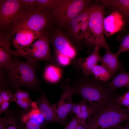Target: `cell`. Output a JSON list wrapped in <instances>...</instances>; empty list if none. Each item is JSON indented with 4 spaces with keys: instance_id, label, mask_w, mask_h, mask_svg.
<instances>
[{
    "instance_id": "1",
    "label": "cell",
    "mask_w": 129,
    "mask_h": 129,
    "mask_svg": "<svg viewBox=\"0 0 129 129\" xmlns=\"http://www.w3.org/2000/svg\"><path fill=\"white\" fill-rule=\"evenodd\" d=\"M72 88L74 94L80 96L93 109V115L105 109L119 96L117 90L111 89L105 83L94 78L81 79Z\"/></svg>"
},
{
    "instance_id": "2",
    "label": "cell",
    "mask_w": 129,
    "mask_h": 129,
    "mask_svg": "<svg viewBox=\"0 0 129 129\" xmlns=\"http://www.w3.org/2000/svg\"><path fill=\"white\" fill-rule=\"evenodd\" d=\"M53 21L50 13L36 7L21 9L13 21L10 31L25 28L42 32L47 31Z\"/></svg>"
},
{
    "instance_id": "3",
    "label": "cell",
    "mask_w": 129,
    "mask_h": 129,
    "mask_svg": "<svg viewBox=\"0 0 129 129\" xmlns=\"http://www.w3.org/2000/svg\"><path fill=\"white\" fill-rule=\"evenodd\" d=\"M35 63L13 60L7 71L10 82L15 89L23 86L31 89H37L39 82L35 73Z\"/></svg>"
},
{
    "instance_id": "4",
    "label": "cell",
    "mask_w": 129,
    "mask_h": 129,
    "mask_svg": "<svg viewBox=\"0 0 129 129\" xmlns=\"http://www.w3.org/2000/svg\"><path fill=\"white\" fill-rule=\"evenodd\" d=\"M129 120L127 109L114 101L105 109L92 116L86 121L87 129H107Z\"/></svg>"
},
{
    "instance_id": "5",
    "label": "cell",
    "mask_w": 129,
    "mask_h": 129,
    "mask_svg": "<svg viewBox=\"0 0 129 129\" xmlns=\"http://www.w3.org/2000/svg\"><path fill=\"white\" fill-rule=\"evenodd\" d=\"M104 7L97 4L91 5L85 39L89 43L107 51L110 49L104 36Z\"/></svg>"
},
{
    "instance_id": "6",
    "label": "cell",
    "mask_w": 129,
    "mask_h": 129,
    "mask_svg": "<svg viewBox=\"0 0 129 129\" xmlns=\"http://www.w3.org/2000/svg\"><path fill=\"white\" fill-rule=\"evenodd\" d=\"M50 42L49 33L45 31L27 47L19 50H11L10 53L11 55L23 57L31 63L42 60L54 63L55 60L51 54Z\"/></svg>"
},
{
    "instance_id": "7",
    "label": "cell",
    "mask_w": 129,
    "mask_h": 129,
    "mask_svg": "<svg viewBox=\"0 0 129 129\" xmlns=\"http://www.w3.org/2000/svg\"><path fill=\"white\" fill-rule=\"evenodd\" d=\"M86 0H59L51 14L53 21L60 27L64 28L72 19L90 5Z\"/></svg>"
},
{
    "instance_id": "8",
    "label": "cell",
    "mask_w": 129,
    "mask_h": 129,
    "mask_svg": "<svg viewBox=\"0 0 129 129\" xmlns=\"http://www.w3.org/2000/svg\"><path fill=\"white\" fill-rule=\"evenodd\" d=\"M19 129H43L46 123L40 113L36 102H33L32 107L25 110H13Z\"/></svg>"
},
{
    "instance_id": "9",
    "label": "cell",
    "mask_w": 129,
    "mask_h": 129,
    "mask_svg": "<svg viewBox=\"0 0 129 129\" xmlns=\"http://www.w3.org/2000/svg\"><path fill=\"white\" fill-rule=\"evenodd\" d=\"M91 6L90 5L71 20L64 28L66 30L65 34L70 39L79 43L85 38Z\"/></svg>"
},
{
    "instance_id": "10",
    "label": "cell",
    "mask_w": 129,
    "mask_h": 129,
    "mask_svg": "<svg viewBox=\"0 0 129 129\" xmlns=\"http://www.w3.org/2000/svg\"><path fill=\"white\" fill-rule=\"evenodd\" d=\"M61 87L63 91L62 94L58 102L53 105L61 124H63L71 113L74 104L72 101V97L74 94L70 79H66L62 84Z\"/></svg>"
},
{
    "instance_id": "11",
    "label": "cell",
    "mask_w": 129,
    "mask_h": 129,
    "mask_svg": "<svg viewBox=\"0 0 129 129\" xmlns=\"http://www.w3.org/2000/svg\"><path fill=\"white\" fill-rule=\"evenodd\" d=\"M52 30L49 32L50 40L55 54H61L71 59L74 58L76 52L70 39L60 28L56 27Z\"/></svg>"
},
{
    "instance_id": "12",
    "label": "cell",
    "mask_w": 129,
    "mask_h": 129,
    "mask_svg": "<svg viewBox=\"0 0 129 129\" xmlns=\"http://www.w3.org/2000/svg\"><path fill=\"white\" fill-rule=\"evenodd\" d=\"M21 8L19 0H0V30L10 28Z\"/></svg>"
},
{
    "instance_id": "13",
    "label": "cell",
    "mask_w": 129,
    "mask_h": 129,
    "mask_svg": "<svg viewBox=\"0 0 129 129\" xmlns=\"http://www.w3.org/2000/svg\"><path fill=\"white\" fill-rule=\"evenodd\" d=\"M43 32H36L25 28L10 32L12 36L13 45L16 50L22 49L32 44Z\"/></svg>"
},
{
    "instance_id": "14",
    "label": "cell",
    "mask_w": 129,
    "mask_h": 129,
    "mask_svg": "<svg viewBox=\"0 0 129 129\" xmlns=\"http://www.w3.org/2000/svg\"><path fill=\"white\" fill-rule=\"evenodd\" d=\"M12 36L10 32H1L0 34V69L7 71L13 63L10 53L11 39Z\"/></svg>"
},
{
    "instance_id": "15",
    "label": "cell",
    "mask_w": 129,
    "mask_h": 129,
    "mask_svg": "<svg viewBox=\"0 0 129 129\" xmlns=\"http://www.w3.org/2000/svg\"><path fill=\"white\" fill-rule=\"evenodd\" d=\"M125 20L121 14L116 10L104 17L103 21L104 35L108 37L121 31L125 26Z\"/></svg>"
},
{
    "instance_id": "16",
    "label": "cell",
    "mask_w": 129,
    "mask_h": 129,
    "mask_svg": "<svg viewBox=\"0 0 129 129\" xmlns=\"http://www.w3.org/2000/svg\"><path fill=\"white\" fill-rule=\"evenodd\" d=\"M36 102L40 113L47 124L56 123L61 124L53 104L49 102L45 93L42 94L41 97Z\"/></svg>"
},
{
    "instance_id": "17",
    "label": "cell",
    "mask_w": 129,
    "mask_h": 129,
    "mask_svg": "<svg viewBox=\"0 0 129 129\" xmlns=\"http://www.w3.org/2000/svg\"><path fill=\"white\" fill-rule=\"evenodd\" d=\"M100 47L95 46L92 53L90 55L85 58H79L76 61V64L78 68L81 71L85 77L92 75L91 70L94 66L100 61L101 56L99 52Z\"/></svg>"
},
{
    "instance_id": "18",
    "label": "cell",
    "mask_w": 129,
    "mask_h": 129,
    "mask_svg": "<svg viewBox=\"0 0 129 129\" xmlns=\"http://www.w3.org/2000/svg\"><path fill=\"white\" fill-rule=\"evenodd\" d=\"M118 55L117 53L114 54L109 50L106 51L105 54L101 56L100 61L101 65L109 71L111 78L114 77L117 71L124 70L121 62L118 60Z\"/></svg>"
},
{
    "instance_id": "19",
    "label": "cell",
    "mask_w": 129,
    "mask_h": 129,
    "mask_svg": "<svg viewBox=\"0 0 129 129\" xmlns=\"http://www.w3.org/2000/svg\"><path fill=\"white\" fill-rule=\"evenodd\" d=\"M102 5L109 7L118 11L125 20L129 22V0H99Z\"/></svg>"
},
{
    "instance_id": "20",
    "label": "cell",
    "mask_w": 129,
    "mask_h": 129,
    "mask_svg": "<svg viewBox=\"0 0 129 129\" xmlns=\"http://www.w3.org/2000/svg\"><path fill=\"white\" fill-rule=\"evenodd\" d=\"M119 72L111 81L106 82L107 85L113 90L123 87H127L129 90V72H125L124 70Z\"/></svg>"
},
{
    "instance_id": "21",
    "label": "cell",
    "mask_w": 129,
    "mask_h": 129,
    "mask_svg": "<svg viewBox=\"0 0 129 129\" xmlns=\"http://www.w3.org/2000/svg\"><path fill=\"white\" fill-rule=\"evenodd\" d=\"M61 72L60 69L55 65L50 64L46 67L44 73L45 79L48 82L54 83L60 79Z\"/></svg>"
},
{
    "instance_id": "22",
    "label": "cell",
    "mask_w": 129,
    "mask_h": 129,
    "mask_svg": "<svg viewBox=\"0 0 129 129\" xmlns=\"http://www.w3.org/2000/svg\"><path fill=\"white\" fill-rule=\"evenodd\" d=\"M91 72L95 79L103 82H106L111 78L109 71L102 65L96 64L92 68Z\"/></svg>"
},
{
    "instance_id": "23",
    "label": "cell",
    "mask_w": 129,
    "mask_h": 129,
    "mask_svg": "<svg viewBox=\"0 0 129 129\" xmlns=\"http://www.w3.org/2000/svg\"><path fill=\"white\" fill-rule=\"evenodd\" d=\"M81 112L74 117L80 121H85L94 115L93 109L84 100L82 99L80 102Z\"/></svg>"
},
{
    "instance_id": "24",
    "label": "cell",
    "mask_w": 129,
    "mask_h": 129,
    "mask_svg": "<svg viewBox=\"0 0 129 129\" xmlns=\"http://www.w3.org/2000/svg\"><path fill=\"white\" fill-rule=\"evenodd\" d=\"M59 0H37L35 7L47 11L51 15L56 8Z\"/></svg>"
},
{
    "instance_id": "25",
    "label": "cell",
    "mask_w": 129,
    "mask_h": 129,
    "mask_svg": "<svg viewBox=\"0 0 129 129\" xmlns=\"http://www.w3.org/2000/svg\"><path fill=\"white\" fill-rule=\"evenodd\" d=\"M5 116L6 119L4 129H19L13 110H9Z\"/></svg>"
},
{
    "instance_id": "26",
    "label": "cell",
    "mask_w": 129,
    "mask_h": 129,
    "mask_svg": "<svg viewBox=\"0 0 129 129\" xmlns=\"http://www.w3.org/2000/svg\"><path fill=\"white\" fill-rule=\"evenodd\" d=\"M115 102L121 106L129 107V90L124 94L116 97L114 99Z\"/></svg>"
},
{
    "instance_id": "27",
    "label": "cell",
    "mask_w": 129,
    "mask_h": 129,
    "mask_svg": "<svg viewBox=\"0 0 129 129\" xmlns=\"http://www.w3.org/2000/svg\"><path fill=\"white\" fill-rule=\"evenodd\" d=\"M14 101L19 107L23 110H28L32 107L33 101L30 97L23 100H16Z\"/></svg>"
},
{
    "instance_id": "28",
    "label": "cell",
    "mask_w": 129,
    "mask_h": 129,
    "mask_svg": "<svg viewBox=\"0 0 129 129\" xmlns=\"http://www.w3.org/2000/svg\"><path fill=\"white\" fill-rule=\"evenodd\" d=\"M15 93L13 94L14 101L16 100H23L30 98L29 92L27 91H24L19 87L16 88Z\"/></svg>"
},
{
    "instance_id": "29",
    "label": "cell",
    "mask_w": 129,
    "mask_h": 129,
    "mask_svg": "<svg viewBox=\"0 0 129 129\" xmlns=\"http://www.w3.org/2000/svg\"><path fill=\"white\" fill-rule=\"evenodd\" d=\"M10 90L1 89L0 90V97L5 101H9L11 102L14 101L13 94Z\"/></svg>"
},
{
    "instance_id": "30",
    "label": "cell",
    "mask_w": 129,
    "mask_h": 129,
    "mask_svg": "<svg viewBox=\"0 0 129 129\" xmlns=\"http://www.w3.org/2000/svg\"><path fill=\"white\" fill-rule=\"evenodd\" d=\"M129 51V35L125 37L122 40L119 46L117 53L119 54L120 53Z\"/></svg>"
},
{
    "instance_id": "31",
    "label": "cell",
    "mask_w": 129,
    "mask_h": 129,
    "mask_svg": "<svg viewBox=\"0 0 129 129\" xmlns=\"http://www.w3.org/2000/svg\"><path fill=\"white\" fill-rule=\"evenodd\" d=\"M55 54L57 61L61 65L65 66L70 63L71 59L69 57L59 54Z\"/></svg>"
},
{
    "instance_id": "32",
    "label": "cell",
    "mask_w": 129,
    "mask_h": 129,
    "mask_svg": "<svg viewBox=\"0 0 129 129\" xmlns=\"http://www.w3.org/2000/svg\"><path fill=\"white\" fill-rule=\"evenodd\" d=\"M21 4V9H29L35 7L37 0H19Z\"/></svg>"
},
{
    "instance_id": "33",
    "label": "cell",
    "mask_w": 129,
    "mask_h": 129,
    "mask_svg": "<svg viewBox=\"0 0 129 129\" xmlns=\"http://www.w3.org/2000/svg\"><path fill=\"white\" fill-rule=\"evenodd\" d=\"M11 102L9 101H4L3 104L0 106V115L3 113L5 114L7 112Z\"/></svg>"
},
{
    "instance_id": "34",
    "label": "cell",
    "mask_w": 129,
    "mask_h": 129,
    "mask_svg": "<svg viewBox=\"0 0 129 129\" xmlns=\"http://www.w3.org/2000/svg\"><path fill=\"white\" fill-rule=\"evenodd\" d=\"M81 112V108L80 103H74L72 107L71 113L75 116Z\"/></svg>"
},
{
    "instance_id": "35",
    "label": "cell",
    "mask_w": 129,
    "mask_h": 129,
    "mask_svg": "<svg viewBox=\"0 0 129 129\" xmlns=\"http://www.w3.org/2000/svg\"><path fill=\"white\" fill-rule=\"evenodd\" d=\"M79 121V124L75 129H87L88 126L86 122Z\"/></svg>"
},
{
    "instance_id": "36",
    "label": "cell",
    "mask_w": 129,
    "mask_h": 129,
    "mask_svg": "<svg viewBox=\"0 0 129 129\" xmlns=\"http://www.w3.org/2000/svg\"><path fill=\"white\" fill-rule=\"evenodd\" d=\"M5 116L0 118V129H4L5 121Z\"/></svg>"
},
{
    "instance_id": "37",
    "label": "cell",
    "mask_w": 129,
    "mask_h": 129,
    "mask_svg": "<svg viewBox=\"0 0 129 129\" xmlns=\"http://www.w3.org/2000/svg\"><path fill=\"white\" fill-rule=\"evenodd\" d=\"M122 124L121 123L107 129H122Z\"/></svg>"
},
{
    "instance_id": "38",
    "label": "cell",
    "mask_w": 129,
    "mask_h": 129,
    "mask_svg": "<svg viewBox=\"0 0 129 129\" xmlns=\"http://www.w3.org/2000/svg\"><path fill=\"white\" fill-rule=\"evenodd\" d=\"M122 129H129V120L126 121L124 124H122Z\"/></svg>"
},
{
    "instance_id": "39",
    "label": "cell",
    "mask_w": 129,
    "mask_h": 129,
    "mask_svg": "<svg viewBox=\"0 0 129 129\" xmlns=\"http://www.w3.org/2000/svg\"><path fill=\"white\" fill-rule=\"evenodd\" d=\"M4 101L2 98L0 97V106L1 105Z\"/></svg>"
},
{
    "instance_id": "40",
    "label": "cell",
    "mask_w": 129,
    "mask_h": 129,
    "mask_svg": "<svg viewBox=\"0 0 129 129\" xmlns=\"http://www.w3.org/2000/svg\"><path fill=\"white\" fill-rule=\"evenodd\" d=\"M127 110H128V112L129 113V107L127 108Z\"/></svg>"
}]
</instances>
